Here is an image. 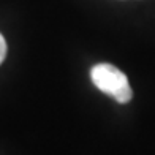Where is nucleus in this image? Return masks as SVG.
<instances>
[{
  "label": "nucleus",
  "mask_w": 155,
  "mask_h": 155,
  "mask_svg": "<svg viewBox=\"0 0 155 155\" xmlns=\"http://www.w3.org/2000/svg\"><path fill=\"white\" fill-rule=\"evenodd\" d=\"M90 78L97 89L116 98L117 103H128L131 100V86L127 76L117 67L111 63H98L90 70Z\"/></svg>",
  "instance_id": "1"
},
{
  "label": "nucleus",
  "mask_w": 155,
  "mask_h": 155,
  "mask_svg": "<svg viewBox=\"0 0 155 155\" xmlns=\"http://www.w3.org/2000/svg\"><path fill=\"white\" fill-rule=\"evenodd\" d=\"M5 57H6V41L3 38V35L0 33V65L5 60Z\"/></svg>",
  "instance_id": "2"
}]
</instances>
